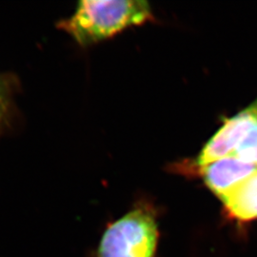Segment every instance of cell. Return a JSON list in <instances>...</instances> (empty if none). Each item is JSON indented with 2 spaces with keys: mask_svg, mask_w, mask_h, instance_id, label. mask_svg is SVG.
I'll use <instances>...</instances> for the list:
<instances>
[{
  "mask_svg": "<svg viewBox=\"0 0 257 257\" xmlns=\"http://www.w3.org/2000/svg\"><path fill=\"white\" fill-rule=\"evenodd\" d=\"M152 17L147 1L85 0L74 16L62 23L65 30L83 46L97 43L131 26L143 24Z\"/></svg>",
  "mask_w": 257,
  "mask_h": 257,
  "instance_id": "cell-1",
  "label": "cell"
},
{
  "mask_svg": "<svg viewBox=\"0 0 257 257\" xmlns=\"http://www.w3.org/2000/svg\"><path fill=\"white\" fill-rule=\"evenodd\" d=\"M158 229L155 213L138 207L105 230L98 247V257H155Z\"/></svg>",
  "mask_w": 257,
  "mask_h": 257,
  "instance_id": "cell-2",
  "label": "cell"
},
{
  "mask_svg": "<svg viewBox=\"0 0 257 257\" xmlns=\"http://www.w3.org/2000/svg\"><path fill=\"white\" fill-rule=\"evenodd\" d=\"M257 120V114L250 106L226 120L219 131L203 148L196 159L199 168L232 155L241 139Z\"/></svg>",
  "mask_w": 257,
  "mask_h": 257,
  "instance_id": "cell-3",
  "label": "cell"
},
{
  "mask_svg": "<svg viewBox=\"0 0 257 257\" xmlns=\"http://www.w3.org/2000/svg\"><path fill=\"white\" fill-rule=\"evenodd\" d=\"M206 185L221 199L257 171V166L226 156L200 168Z\"/></svg>",
  "mask_w": 257,
  "mask_h": 257,
  "instance_id": "cell-4",
  "label": "cell"
},
{
  "mask_svg": "<svg viewBox=\"0 0 257 257\" xmlns=\"http://www.w3.org/2000/svg\"><path fill=\"white\" fill-rule=\"evenodd\" d=\"M220 200L232 219L239 222L257 219V171Z\"/></svg>",
  "mask_w": 257,
  "mask_h": 257,
  "instance_id": "cell-5",
  "label": "cell"
},
{
  "mask_svg": "<svg viewBox=\"0 0 257 257\" xmlns=\"http://www.w3.org/2000/svg\"><path fill=\"white\" fill-rule=\"evenodd\" d=\"M231 156L248 164L257 166V120L248 128Z\"/></svg>",
  "mask_w": 257,
  "mask_h": 257,
  "instance_id": "cell-6",
  "label": "cell"
},
{
  "mask_svg": "<svg viewBox=\"0 0 257 257\" xmlns=\"http://www.w3.org/2000/svg\"><path fill=\"white\" fill-rule=\"evenodd\" d=\"M251 107V109L254 110V112L257 114V99L255 101L253 102L251 105H249Z\"/></svg>",
  "mask_w": 257,
  "mask_h": 257,
  "instance_id": "cell-7",
  "label": "cell"
}]
</instances>
